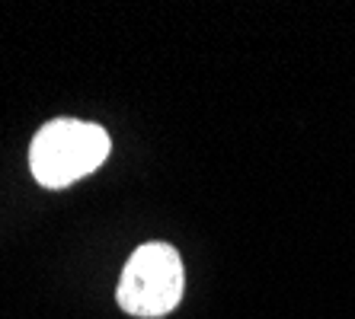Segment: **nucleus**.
I'll return each mask as SVG.
<instances>
[{"label": "nucleus", "instance_id": "f257e3e1", "mask_svg": "<svg viewBox=\"0 0 355 319\" xmlns=\"http://www.w3.org/2000/svg\"><path fill=\"white\" fill-rule=\"evenodd\" d=\"M109 156V134L99 125L58 118L39 128L29 147V166L39 185L64 188L99 170Z\"/></svg>", "mask_w": 355, "mask_h": 319}, {"label": "nucleus", "instance_id": "f03ea898", "mask_svg": "<svg viewBox=\"0 0 355 319\" xmlns=\"http://www.w3.org/2000/svg\"><path fill=\"white\" fill-rule=\"evenodd\" d=\"M116 300L138 319H157L173 310L182 300V262L173 246H138L122 268Z\"/></svg>", "mask_w": 355, "mask_h": 319}]
</instances>
